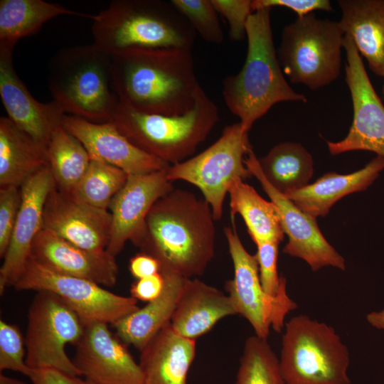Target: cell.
I'll list each match as a JSON object with an SVG mask.
<instances>
[{"label":"cell","mask_w":384,"mask_h":384,"mask_svg":"<svg viewBox=\"0 0 384 384\" xmlns=\"http://www.w3.org/2000/svg\"><path fill=\"white\" fill-rule=\"evenodd\" d=\"M112 89L137 112L167 116L191 110L201 87L191 50L132 48L112 55Z\"/></svg>","instance_id":"cell-1"},{"label":"cell","mask_w":384,"mask_h":384,"mask_svg":"<svg viewBox=\"0 0 384 384\" xmlns=\"http://www.w3.org/2000/svg\"><path fill=\"white\" fill-rule=\"evenodd\" d=\"M215 221L204 198L174 188L151 207L135 245L159 261L161 273L193 278L215 255Z\"/></svg>","instance_id":"cell-2"},{"label":"cell","mask_w":384,"mask_h":384,"mask_svg":"<svg viewBox=\"0 0 384 384\" xmlns=\"http://www.w3.org/2000/svg\"><path fill=\"white\" fill-rule=\"evenodd\" d=\"M271 9L251 14L246 25L247 50L241 70L225 77L222 93L229 110L248 133L253 124L281 102H306L289 85L279 65L270 21Z\"/></svg>","instance_id":"cell-3"},{"label":"cell","mask_w":384,"mask_h":384,"mask_svg":"<svg viewBox=\"0 0 384 384\" xmlns=\"http://www.w3.org/2000/svg\"><path fill=\"white\" fill-rule=\"evenodd\" d=\"M92 21L93 43L110 55L132 48L191 50L196 36L171 1H112Z\"/></svg>","instance_id":"cell-4"},{"label":"cell","mask_w":384,"mask_h":384,"mask_svg":"<svg viewBox=\"0 0 384 384\" xmlns=\"http://www.w3.org/2000/svg\"><path fill=\"white\" fill-rule=\"evenodd\" d=\"M48 85L66 114L111 122L119 104L112 89V55L94 43L58 50L50 60Z\"/></svg>","instance_id":"cell-5"},{"label":"cell","mask_w":384,"mask_h":384,"mask_svg":"<svg viewBox=\"0 0 384 384\" xmlns=\"http://www.w3.org/2000/svg\"><path fill=\"white\" fill-rule=\"evenodd\" d=\"M218 121L217 106L201 87L194 106L184 114H145L119 102L111 122L141 150L175 165L195 152Z\"/></svg>","instance_id":"cell-6"},{"label":"cell","mask_w":384,"mask_h":384,"mask_svg":"<svg viewBox=\"0 0 384 384\" xmlns=\"http://www.w3.org/2000/svg\"><path fill=\"white\" fill-rule=\"evenodd\" d=\"M347 346L335 329L306 315L285 325L279 365L286 384H351Z\"/></svg>","instance_id":"cell-7"},{"label":"cell","mask_w":384,"mask_h":384,"mask_svg":"<svg viewBox=\"0 0 384 384\" xmlns=\"http://www.w3.org/2000/svg\"><path fill=\"white\" fill-rule=\"evenodd\" d=\"M344 33L338 21L314 13L285 26L277 58L290 82L311 90L327 86L339 76Z\"/></svg>","instance_id":"cell-8"},{"label":"cell","mask_w":384,"mask_h":384,"mask_svg":"<svg viewBox=\"0 0 384 384\" xmlns=\"http://www.w3.org/2000/svg\"><path fill=\"white\" fill-rule=\"evenodd\" d=\"M252 150L248 133L240 122L226 127L220 138L198 155L167 169L171 181L181 180L198 187L210 204L215 220H220L232 182L252 176L245 164Z\"/></svg>","instance_id":"cell-9"},{"label":"cell","mask_w":384,"mask_h":384,"mask_svg":"<svg viewBox=\"0 0 384 384\" xmlns=\"http://www.w3.org/2000/svg\"><path fill=\"white\" fill-rule=\"evenodd\" d=\"M84 330L79 316L58 296L38 292L28 310L24 338L27 366L31 369L53 368L80 376L65 346L76 345Z\"/></svg>","instance_id":"cell-10"},{"label":"cell","mask_w":384,"mask_h":384,"mask_svg":"<svg viewBox=\"0 0 384 384\" xmlns=\"http://www.w3.org/2000/svg\"><path fill=\"white\" fill-rule=\"evenodd\" d=\"M14 287L55 294L85 326L98 321L114 325L139 308L131 296L116 294L91 280L54 272L31 258Z\"/></svg>","instance_id":"cell-11"},{"label":"cell","mask_w":384,"mask_h":384,"mask_svg":"<svg viewBox=\"0 0 384 384\" xmlns=\"http://www.w3.org/2000/svg\"><path fill=\"white\" fill-rule=\"evenodd\" d=\"M224 233L234 267V277L225 283L237 314L245 318L257 336L267 339L270 328L281 332L287 314L297 304L287 290L272 297L263 289L259 275L256 255L250 254L243 246L235 228L227 227Z\"/></svg>","instance_id":"cell-12"},{"label":"cell","mask_w":384,"mask_h":384,"mask_svg":"<svg viewBox=\"0 0 384 384\" xmlns=\"http://www.w3.org/2000/svg\"><path fill=\"white\" fill-rule=\"evenodd\" d=\"M345 80L353 105V122L346 137L327 141L332 155L350 151H368L384 157V106L368 78L362 58L351 38L345 35Z\"/></svg>","instance_id":"cell-13"},{"label":"cell","mask_w":384,"mask_h":384,"mask_svg":"<svg viewBox=\"0 0 384 384\" xmlns=\"http://www.w3.org/2000/svg\"><path fill=\"white\" fill-rule=\"evenodd\" d=\"M245 164L277 206L283 231L288 237L283 252L304 260L314 272L326 266L345 270L343 257L322 235L316 218L302 211L269 183L252 149Z\"/></svg>","instance_id":"cell-14"},{"label":"cell","mask_w":384,"mask_h":384,"mask_svg":"<svg viewBox=\"0 0 384 384\" xmlns=\"http://www.w3.org/2000/svg\"><path fill=\"white\" fill-rule=\"evenodd\" d=\"M107 325L98 321L85 326L73 359L75 368L98 384H143L139 364Z\"/></svg>","instance_id":"cell-15"},{"label":"cell","mask_w":384,"mask_h":384,"mask_svg":"<svg viewBox=\"0 0 384 384\" xmlns=\"http://www.w3.org/2000/svg\"><path fill=\"white\" fill-rule=\"evenodd\" d=\"M167 169L129 175L124 186L112 198L109 206L111 235L106 250L112 255L116 257L128 240L135 245L142 235L151 207L175 188L167 177Z\"/></svg>","instance_id":"cell-16"},{"label":"cell","mask_w":384,"mask_h":384,"mask_svg":"<svg viewBox=\"0 0 384 384\" xmlns=\"http://www.w3.org/2000/svg\"><path fill=\"white\" fill-rule=\"evenodd\" d=\"M111 213L80 201L55 186L45 203L43 228L82 249L102 252L108 246Z\"/></svg>","instance_id":"cell-17"},{"label":"cell","mask_w":384,"mask_h":384,"mask_svg":"<svg viewBox=\"0 0 384 384\" xmlns=\"http://www.w3.org/2000/svg\"><path fill=\"white\" fill-rule=\"evenodd\" d=\"M55 186L49 166L28 178L21 186V202L10 244L0 268V294L14 287L30 258L32 243L43 229L46 201Z\"/></svg>","instance_id":"cell-18"},{"label":"cell","mask_w":384,"mask_h":384,"mask_svg":"<svg viewBox=\"0 0 384 384\" xmlns=\"http://www.w3.org/2000/svg\"><path fill=\"white\" fill-rule=\"evenodd\" d=\"M62 124L80 141L91 159L116 166L129 175L149 174L171 166L134 146L111 122H92L65 114Z\"/></svg>","instance_id":"cell-19"},{"label":"cell","mask_w":384,"mask_h":384,"mask_svg":"<svg viewBox=\"0 0 384 384\" xmlns=\"http://www.w3.org/2000/svg\"><path fill=\"white\" fill-rule=\"evenodd\" d=\"M14 47L0 45V95L8 117L22 131L47 147L65 113L51 101L42 103L30 93L13 64Z\"/></svg>","instance_id":"cell-20"},{"label":"cell","mask_w":384,"mask_h":384,"mask_svg":"<svg viewBox=\"0 0 384 384\" xmlns=\"http://www.w3.org/2000/svg\"><path fill=\"white\" fill-rule=\"evenodd\" d=\"M30 258L54 272L85 278L101 286L112 287L117 280L115 257L107 250L82 249L43 228L32 243Z\"/></svg>","instance_id":"cell-21"},{"label":"cell","mask_w":384,"mask_h":384,"mask_svg":"<svg viewBox=\"0 0 384 384\" xmlns=\"http://www.w3.org/2000/svg\"><path fill=\"white\" fill-rule=\"evenodd\" d=\"M237 314L228 295L196 278H184L170 321L179 335L196 340L222 319Z\"/></svg>","instance_id":"cell-22"},{"label":"cell","mask_w":384,"mask_h":384,"mask_svg":"<svg viewBox=\"0 0 384 384\" xmlns=\"http://www.w3.org/2000/svg\"><path fill=\"white\" fill-rule=\"evenodd\" d=\"M196 350V340L179 335L169 323L140 351L143 384H187Z\"/></svg>","instance_id":"cell-23"},{"label":"cell","mask_w":384,"mask_h":384,"mask_svg":"<svg viewBox=\"0 0 384 384\" xmlns=\"http://www.w3.org/2000/svg\"><path fill=\"white\" fill-rule=\"evenodd\" d=\"M339 24L371 71L384 78V0H339Z\"/></svg>","instance_id":"cell-24"},{"label":"cell","mask_w":384,"mask_h":384,"mask_svg":"<svg viewBox=\"0 0 384 384\" xmlns=\"http://www.w3.org/2000/svg\"><path fill=\"white\" fill-rule=\"evenodd\" d=\"M383 169L384 157L377 156L353 173H326L313 183L284 195L304 213L315 218L323 217L345 196L366 190Z\"/></svg>","instance_id":"cell-25"},{"label":"cell","mask_w":384,"mask_h":384,"mask_svg":"<svg viewBox=\"0 0 384 384\" xmlns=\"http://www.w3.org/2000/svg\"><path fill=\"white\" fill-rule=\"evenodd\" d=\"M161 274L164 287L160 296L113 325L120 340L139 351L170 323L181 294L184 277Z\"/></svg>","instance_id":"cell-26"},{"label":"cell","mask_w":384,"mask_h":384,"mask_svg":"<svg viewBox=\"0 0 384 384\" xmlns=\"http://www.w3.org/2000/svg\"><path fill=\"white\" fill-rule=\"evenodd\" d=\"M48 166L47 147L20 129L8 117H1L0 187H20Z\"/></svg>","instance_id":"cell-27"},{"label":"cell","mask_w":384,"mask_h":384,"mask_svg":"<svg viewBox=\"0 0 384 384\" xmlns=\"http://www.w3.org/2000/svg\"><path fill=\"white\" fill-rule=\"evenodd\" d=\"M64 15L91 20L94 17L43 0H1L0 45L14 47L20 39L38 32L47 21Z\"/></svg>","instance_id":"cell-28"},{"label":"cell","mask_w":384,"mask_h":384,"mask_svg":"<svg viewBox=\"0 0 384 384\" xmlns=\"http://www.w3.org/2000/svg\"><path fill=\"white\" fill-rule=\"evenodd\" d=\"M228 194L233 220L236 214L241 215L255 245L265 241L280 242L283 240L284 233L274 203L262 198L240 178L232 182Z\"/></svg>","instance_id":"cell-29"},{"label":"cell","mask_w":384,"mask_h":384,"mask_svg":"<svg viewBox=\"0 0 384 384\" xmlns=\"http://www.w3.org/2000/svg\"><path fill=\"white\" fill-rule=\"evenodd\" d=\"M258 161L267 180L284 195L308 185L314 173L311 155L298 143H280Z\"/></svg>","instance_id":"cell-30"},{"label":"cell","mask_w":384,"mask_h":384,"mask_svg":"<svg viewBox=\"0 0 384 384\" xmlns=\"http://www.w3.org/2000/svg\"><path fill=\"white\" fill-rule=\"evenodd\" d=\"M48 166L60 191L69 194L91 161L83 144L61 124L53 131L47 146Z\"/></svg>","instance_id":"cell-31"},{"label":"cell","mask_w":384,"mask_h":384,"mask_svg":"<svg viewBox=\"0 0 384 384\" xmlns=\"http://www.w3.org/2000/svg\"><path fill=\"white\" fill-rule=\"evenodd\" d=\"M128 177L129 174L121 169L91 159L85 174L68 195L81 203L108 210Z\"/></svg>","instance_id":"cell-32"},{"label":"cell","mask_w":384,"mask_h":384,"mask_svg":"<svg viewBox=\"0 0 384 384\" xmlns=\"http://www.w3.org/2000/svg\"><path fill=\"white\" fill-rule=\"evenodd\" d=\"M235 384H286L279 360L266 339L256 335L247 338Z\"/></svg>","instance_id":"cell-33"},{"label":"cell","mask_w":384,"mask_h":384,"mask_svg":"<svg viewBox=\"0 0 384 384\" xmlns=\"http://www.w3.org/2000/svg\"><path fill=\"white\" fill-rule=\"evenodd\" d=\"M173 5L186 18L196 33L206 42L219 45L224 36L218 12L211 0H171Z\"/></svg>","instance_id":"cell-34"},{"label":"cell","mask_w":384,"mask_h":384,"mask_svg":"<svg viewBox=\"0 0 384 384\" xmlns=\"http://www.w3.org/2000/svg\"><path fill=\"white\" fill-rule=\"evenodd\" d=\"M25 340L15 324L0 320V372L13 370L29 375L31 368L26 363L24 349Z\"/></svg>","instance_id":"cell-35"},{"label":"cell","mask_w":384,"mask_h":384,"mask_svg":"<svg viewBox=\"0 0 384 384\" xmlns=\"http://www.w3.org/2000/svg\"><path fill=\"white\" fill-rule=\"evenodd\" d=\"M279 243L265 241L256 244L260 280L265 292L272 297L286 291V279L282 275L279 277L277 272Z\"/></svg>","instance_id":"cell-36"},{"label":"cell","mask_w":384,"mask_h":384,"mask_svg":"<svg viewBox=\"0 0 384 384\" xmlns=\"http://www.w3.org/2000/svg\"><path fill=\"white\" fill-rule=\"evenodd\" d=\"M21 202V188L16 186L0 187V257L9 248Z\"/></svg>","instance_id":"cell-37"},{"label":"cell","mask_w":384,"mask_h":384,"mask_svg":"<svg viewBox=\"0 0 384 384\" xmlns=\"http://www.w3.org/2000/svg\"><path fill=\"white\" fill-rule=\"evenodd\" d=\"M218 14L228 21L229 37L240 41L246 37L247 19L253 12L250 0H211Z\"/></svg>","instance_id":"cell-38"},{"label":"cell","mask_w":384,"mask_h":384,"mask_svg":"<svg viewBox=\"0 0 384 384\" xmlns=\"http://www.w3.org/2000/svg\"><path fill=\"white\" fill-rule=\"evenodd\" d=\"M284 7L294 11L297 18L304 17L313 13L314 11H333L331 3L329 0H253L252 1V11L261 9H272V7Z\"/></svg>","instance_id":"cell-39"},{"label":"cell","mask_w":384,"mask_h":384,"mask_svg":"<svg viewBox=\"0 0 384 384\" xmlns=\"http://www.w3.org/2000/svg\"><path fill=\"white\" fill-rule=\"evenodd\" d=\"M164 287L163 274L161 272L156 273L134 281L130 289L131 297L136 300L149 302L160 296Z\"/></svg>","instance_id":"cell-40"},{"label":"cell","mask_w":384,"mask_h":384,"mask_svg":"<svg viewBox=\"0 0 384 384\" xmlns=\"http://www.w3.org/2000/svg\"><path fill=\"white\" fill-rule=\"evenodd\" d=\"M28 378L33 384H85V380L78 376L53 368L31 369Z\"/></svg>","instance_id":"cell-41"},{"label":"cell","mask_w":384,"mask_h":384,"mask_svg":"<svg viewBox=\"0 0 384 384\" xmlns=\"http://www.w3.org/2000/svg\"><path fill=\"white\" fill-rule=\"evenodd\" d=\"M129 270L138 279L161 272V266L154 257L140 252L129 260Z\"/></svg>","instance_id":"cell-42"},{"label":"cell","mask_w":384,"mask_h":384,"mask_svg":"<svg viewBox=\"0 0 384 384\" xmlns=\"http://www.w3.org/2000/svg\"><path fill=\"white\" fill-rule=\"evenodd\" d=\"M368 322L378 329L384 330V309L379 311H372L367 314Z\"/></svg>","instance_id":"cell-43"},{"label":"cell","mask_w":384,"mask_h":384,"mask_svg":"<svg viewBox=\"0 0 384 384\" xmlns=\"http://www.w3.org/2000/svg\"><path fill=\"white\" fill-rule=\"evenodd\" d=\"M0 384H27L26 383L9 376H6L2 372L0 373Z\"/></svg>","instance_id":"cell-44"},{"label":"cell","mask_w":384,"mask_h":384,"mask_svg":"<svg viewBox=\"0 0 384 384\" xmlns=\"http://www.w3.org/2000/svg\"><path fill=\"white\" fill-rule=\"evenodd\" d=\"M85 384H98V383H93L92 381H90L88 380H85Z\"/></svg>","instance_id":"cell-45"},{"label":"cell","mask_w":384,"mask_h":384,"mask_svg":"<svg viewBox=\"0 0 384 384\" xmlns=\"http://www.w3.org/2000/svg\"><path fill=\"white\" fill-rule=\"evenodd\" d=\"M383 96H384V85H383Z\"/></svg>","instance_id":"cell-46"}]
</instances>
